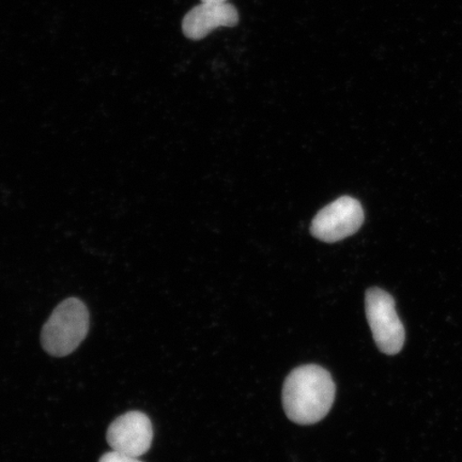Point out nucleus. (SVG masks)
I'll use <instances>...</instances> for the list:
<instances>
[{"label": "nucleus", "instance_id": "nucleus-1", "mask_svg": "<svg viewBox=\"0 0 462 462\" xmlns=\"http://www.w3.org/2000/svg\"><path fill=\"white\" fill-rule=\"evenodd\" d=\"M335 391L327 369L313 364L293 369L282 388V406L288 419L299 425L318 423L330 411Z\"/></svg>", "mask_w": 462, "mask_h": 462}, {"label": "nucleus", "instance_id": "nucleus-2", "mask_svg": "<svg viewBox=\"0 0 462 462\" xmlns=\"http://www.w3.org/2000/svg\"><path fill=\"white\" fill-rule=\"evenodd\" d=\"M89 330V311L79 299L65 300L46 321L42 334L43 349L62 357L71 355Z\"/></svg>", "mask_w": 462, "mask_h": 462}, {"label": "nucleus", "instance_id": "nucleus-3", "mask_svg": "<svg viewBox=\"0 0 462 462\" xmlns=\"http://www.w3.org/2000/svg\"><path fill=\"white\" fill-rule=\"evenodd\" d=\"M366 316L375 344L388 356L397 355L404 344V328L398 317L394 299L383 289H368L365 297Z\"/></svg>", "mask_w": 462, "mask_h": 462}, {"label": "nucleus", "instance_id": "nucleus-4", "mask_svg": "<svg viewBox=\"0 0 462 462\" xmlns=\"http://www.w3.org/2000/svg\"><path fill=\"white\" fill-rule=\"evenodd\" d=\"M364 223V210L356 199L344 196L317 213L311 222L310 233L315 238L333 244L348 238Z\"/></svg>", "mask_w": 462, "mask_h": 462}, {"label": "nucleus", "instance_id": "nucleus-5", "mask_svg": "<svg viewBox=\"0 0 462 462\" xmlns=\"http://www.w3.org/2000/svg\"><path fill=\"white\" fill-rule=\"evenodd\" d=\"M109 447L115 452L140 457L152 447L153 429L146 414L132 411L116 419L107 430Z\"/></svg>", "mask_w": 462, "mask_h": 462}, {"label": "nucleus", "instance_id": "nucleus-6", "mask_svg": "<svg viewBox=\"0 0 462 462\" xmlns=\"http://www.w3.org/2000/svg\"><path fill=\"white\" fill-rule=\"evenodd\" d=\"M239 14L228 3H201L190 9L182 21L184 36L194 42L204 39L219 27H235Z\"/></svg>", "mask_w": 462, "mask_h": 462}, {"label": "nucleus", "instance_id": "nucleus-7", "mask_svg": "<svg viewBox=\"0 0 462 462\" xmlns=\"http://www.w3.org/2000/svg\"><path fill=\"white\" fill-rule=\"evenodd\" d=\"M99 462H142V461L138 460L137 457H133V456L115 452V450H112V452L103 455L102 457L100 458Z\"/></svg>", "mask_w": 462, "mask_h": 462}, {"label": "nucleus", "instance_id": "nucleus-8", "mask_svg": "<svg viewBox=\"0 0 462 462\" xmlns=\"http://www.w3.org/2000/svg\"><path fill=\"white\" fill-rule=\"evenodd\" d=\"M228 0H201V3H227Z\"/></svg>", "mask_w": 462, "mask_h": 462}]
</instances>
